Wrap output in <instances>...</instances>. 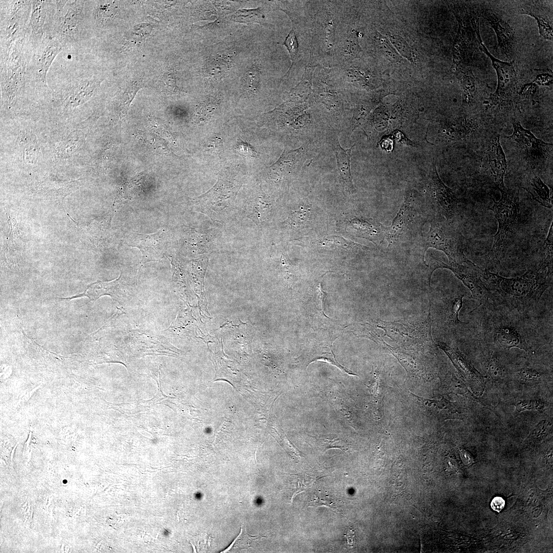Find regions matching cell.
Segmentation results:
<instances>
[{"mask_svg": "<svg viewBox=\"0 0 553 553\" xmlns=\"http://www.w3.org/2000/svg\"><path fill=\"white\" fill-rule=\"evenodd\" d=\"M309 505L310 506H325L332 509L335 513H340L341 511V501L320 491L315 493L314 497L309 502Z\"/></svg>", "mask_w": 553, "mask_h": 553, "instance_id": "4dcf8cb0", "label": "cell"}, {"mask_svg": "<svg viewBox=\"0 0 553 553\" xmlns=\"http://www.w3.org/2000/svg\"><path fill=\"white\" fill-rule=\"evenodd\" d=\"M280 260V269L283 277L288 280L292 279L293 270L286 255L282 253Z\"/></svg>", "mask_w": 553, "mask_h": 553, "instance_id": "816d5d0a", "label": "cell"}, {"mask_svg": "<svg viewBox=\"0 0 553 553\" xmlns=\"http://www.w3.org/2000/svg\"><path fill=\"white\" fill-rule=\"evenodd\" d=\"M332 343H328V345L327 344L324 345H321V344L315 345L307 350V352L303 355V357L301 358L303 365L307 367L312 362L323 361L336 367L343 372L349 375H357L337 361L332 350Z\"/></svg>", "mask_w": 553, "mask_h": 553, "instance_id": "7402d4cb", "label": "cell"}, {"mask_svg": "<svg viewBox=\"0 0 553 553\" xmlns=\"http://www.w3.org/2000/svg\"><path fill=\"white\" fill-rule=\"evenodd\" d=\"M236 149L242 155L254 157L256 155L254 150L247 143L243 142L238 144Z\"/></svg>", "mask_w": 553, "mask_h": 553, "instance_id": "f5cc1de1", "label": "cell"}, {"mask_svg": "<svg viewBox=\"0 0 553 553\" xmlns=\"http://www.w3.org/2000/svg\"><path fill=\"white\" fill-rule=\"evenodd\" d=\"M317 442L318 443L320 447L323 449L324 451L330 448H338L342 450L345 451L347 448V444L344 441L341 439H328L324 438H316L315 437Z\"/></svg>", "mask_w": 553, "mask_h": 553, "instance_id": "7bdbcfd3", "label": "cell"}, {"mask_svg": "<svg viewBox=\"0 0 553 553\" xmlns=\"http://www.w3.org/2000/svg\"><path fill=\"white\" fill-rule=\"evenodd\" d=\"M423 245L424 254L429 248L441 250L448 257L449 263L459 262L465 257L451 232L438 222L430 223L429 230L423 238Z\"/></svg>", "mask_w": 553, "mask_h": 553, "instance_id": "4fadbf2b", "label": "cell"}, {"mask_svg": "<svg viewBox=\"0 0 553 553\" xmlns=\"http://www.w3.org/2000/svg\"><path fill=\"white\" fill-rule=\"evenodd\" d=\"M487 159L490 174L494 183L499 189H505L504 178L507 166L499 135L496 136L491 142L487 152Z\"/></svg>", "mask_w": 553, "mask_h": 553, "instance_id": "d6986e66", "label": "cell"}, {"mask_svg": "<svg viewBox=\"0 0 553 553\" xmlns=\"http://www.w3.org/2000/svg\"><path fill=\"white\" fill-rule=\"evenodd\" d=\"M513 132L508 139L526 162L534 167L541 166L550 156L552 144L537 138L529 130L524 128L519 121L512 122Z\"/></svg>", "mask_w": 553, "mask_h": 553, "instance_id": "ba28073f", "label": "cell"}, {"mask_svg": "<svg viewBox=\"0 0 553 553\" xmlns=\"http://www.w3.org/2000/svg\"><path fill=\"white\" fill-rule=\"evenodd\" d=\"M292 22V29L286 37V39L284 42L282 44L283 45L285 46L286 47L287 49L289 51L292 61V64L290 66L289 70L285 75L286 77L288 76L289 73H290V70L291 68L296 63L299 58V44L298 42V39L297 38L295 33V25L293 22Z\"/></svg>", "mask_w": 553, "mask_h": 553, "instance_id": "1f68e13d", "label": "cell"}, {"mask_svg": "<svg viewBox=\"0 0 553 553\" xmlns=\"http://www.w3.org/2000/svg\"><path fill=\"white\" fill-rule=\"evenodd\" d=\"M141 87L140 84L137 82L133 83L131 84L123 92L120 98L119 106V112L121 117L125 116L131 102Z\"/></svg>", "mask_w": 553, "mask_h": 553, "instance_id": "8d00e7d4", "label": "cell"}, {"mask_svg": "<svg viewBox=\"0 0 553 553\" xmlns=\"http://www.w3.org/2000/svg\"><path fill=\"white\" fill-rule=\"evenodd\" d=\"M485 372L491 379L494 381L502 380L504 369L498 359L493 355H488L485 362Z\"/></svg>", "mask_w": 553, "mask_h": 553, "instance_id": "d590c367", "label": "cell"}, {"mask_svg": "<svg viewBox=\"0 0 553 553\" xmlns=\"http://www.w3.org/2000/svg\"><path fill=\"white\" fill-rule=\"evenodd\" d=\"M462 84L464 99L466 102L470 103L473 100L476 91L475 80L471 70L464 74Z\"/></svg>", "mask_w": 553, "mask_h": 553, "instance_id": "f35d334b", "label": "cell"}, {"mask_svg": "<svg viewBox=\"0 0 553 553\" xmlns=\"http://www.w3.org/2000/svg\"><path fill=\"white\" fill-rule=\"evenodd\" d=\"M484 17L494 29L498 38L501 50L507 56H510L513 52L515 43V34L512 27L497 14L487 10Z\"/></svg>", "mask_w": 553, "mask_h": 553, "instance_id": "44dd1931", "label": "cell"}, {"mask_svg": "<svg viewBox=\"0 0 553 553\" xmlns=\"http://www.w3.org/2000/svg\"><path fill=\"white\" fill-rule=\"evenodd\" d=\"M361 52L357 38L354 35L350 36L344 41L341 49V53L346 60L357 58Z\"/></svg>", "mask_w": 553, "mask_h": 553, "instance_id": "74e56055", "label": "cell"}, {"mask_svg": "<svg viewBox=\"0 0 553 553\" xmlns=\"http://www.w3.org/2000/svg\"><path fill=\"white\" fill-rule=\"evenodd\" d=\"M519 375L522 380L527 382L536 381L541 379V374L538 371L528 367L521 369Z\"/></svg>", "mask_w": 553, "mask_h": 553, "instance_id": "681fc988", "label": "cell"}, {"mask_svg": "<svg viewBox=\"0 0 553 553\" xmlns=\"http://www.w3.org/2000/svg\"><path fill=\"white\" fill-rule=\"evenodd\" d=\"M544 407L543 401L539 400H524L519 402L516 406L518 412L527 410L541 411Z\"/></svg>", "mask_w": 553, "mask_h": 553, "instance_id": "7dc6e473", "label": "cell"}, {"mask_svg": "<svg viewBox=\"0 0 553 553\" xmlns=\"http://www.w3.org/2000/svg\"><path fill=\"white\" fill-rule=\"evenodd\" d=\"M433 271L437 268H447L451 270L471 292L470 298L478 301L480 305H492L495 303L493 294L483 280V270L465 257L461 261L446 264L435 259Z\"/></svg>", "mask_w": 553, "mask_h": 553, "instance_id": "52a82bcc", "label": "cell"}, {"mask_svg": "<svg viewBox=\"0 0 553 553\" xmlns=\"http://www.w3.org/2000/svg\"><path fill=\"white\" fill-rule=\"evenodd\" d=\"M215 110L214 105L212 103H204L198 109L196 114V120L199 122H204L208 120Z\"/></svg>", "mask_w": 553, "mask_h": 553, "instance_id": "c3c4849f", "label": "cell"}, {"mask_svg": "<svg viewBox=\"0 0 553 553\" xmlns=\"http://www.w3.org/2000/svg\"><path fill=\"white\" fill-rule=\"evenodd\" d=\"M242 533V529L241 528V531H240V534H239V536H238V537H237V538H236L235 539V540L233 541V542L232 543V544H231V545H230V546H229V547H228V548L226 549L225 550H224L223 551H222L221 552H227V551H228V550H229V549H230V548H231L232 547V545H233V544H234V543L235 542V541H236V540H237L238 539V538H239V537H240V535L241 534V533Z\"/></svg>", "mask_w": 553, "mask_h": 553, "instance_id": "6f0895ef", "label": "cell"}, {"mask_svg": "<svg viewBox=\"0 0 553 553\" xmlns=\"http://www.w3.org/2000/svg\"><path fill=\"white\" fill-rule=\"evenodd\" d=\"M72 76L67 79L63 90L67 108L76 107L84 103L103 80V78L87 77L80 74V71Z\"/></svg>", "mask_w": 553, "mask_h": 553, "instance_id": "9a60e30c", "label": "cell"}, {"mask_svg": "<svg viewBox=\"0 0 553 553\" xmlns=\"http://www.w3.org/2000/svg\"><path fill=\"white\" fill-rule=\"evenodd\" d=\"M138 134L143 142L155 152L164 154L169 153V150L163 140L154 134L144 131H140Z\"/></svg>", "mask_w": 553, "mask_h": 553, "instance_id": "e575fe53", "label": "cell"}, {"mask_svg": "<svg viewBox=\"0 0 553 553\" xmlns=\"http://www.w3.org/2000/svg\"><path fill=\"white\" fill-rule=\"evenodd\" d=\"M430 311L424 321L414 323H399L377 321L376 325L383 329L385 335L393 341L406 347L432 346L434 342L431 335L433 323Z\"/></svg>", "mask_w": 553, "mask_h": 553, "instance_id": "8992f818", "label": "cell"}, {"mask_svg": "<svg viewBox=\"0 0 553 553\" xmlns=\"http://www.w3.org/2000/svg\"><path fill=\"white\" fill-rule=\"evenodd\" d=\"M32 1H1V61L9 56L14 43L26 35Z\"/></svg>", "mask_w": 553, "mask_h": 553, "instance_id": "277c9868", "label": "cell"}, {"mask_svg": "<svg viewBox=\"0 0 553 553\" xmlns=\"http://www.w3.org/2000/svg\"><path fill=\"white\" fill-rule=\"evenodd\" d=\"M462 455L463 457H465V458L464 457V460L467 463H470L473 461V460H472L471 456H470V454L467 453L466 452H464L462 453Z\"/></svg>", "mask_w": 553, "mask_h": 553, "instance_id": "9f6ffc18", "label": "cell"}, {"mask_svg": "<svg viewBox=\"0 0 553 553\" xmlns=\"http://www.w3.org/2000/svg\"><path fill=\"white\" fill-rule=\"evenodd\" d=\"M63 50L62 45L53 36L44 38L38 45L33 47L29 67L37 88L48 89L47 72L55 57Z\"/></svg>", "mask_w": 553, "mask_h": 553, "instance_id": "8fae6325", "label": "cell"}, {"mask_svg": "<svg viewBox=\"0 0 553 553\" xmlns=\"http://www.w3.org/2000/svg\"><path fill=\"white\" fill-rule=\"evenodd\" d=\"M273 204L261 188L256 190L243 207L241 215L252 220L258 227L267 224L272 215Z\"/></svg>", "mask_w": 553, "mask_h": 553, "instance_id": "ac0fdd59", "label": "cell"}, {"mask_svg": "<svg viewBox=\"0 0 553 553\" xmlns=\"http://www.w3.org/2000/svg\"><path fill=\"white\" fill-rule=\"evenodd\" d=\"M550 422L547 420L540 421L534 429L529 436V439L537 441L547 434L551 429Z\"/></svg>", "mask_w": 553, "mask_h": 553, "instance_id": "f6af8a7d", "label": "cell"}, {"mask_svg": "<svg viewBox=\"0 0 553 553\" xmlns=\"http://www.w3.org/2000/svg\"><path fill=\"white\" fill-rule=\"evenodd\" d=\"M241 186L236 175L222 173L210 189L191 201L192 208L212 221L225 223L233 215L235 198Z\"/></svg>", "mask_w": 553, "mask_h": 553, "instance_id": "7a4b0ae2", "label": "cell"}, {"mask_svg": "<svg viewBox=\"0 0 553 553\" xmlns=\"http://www.w3.org/2000/svg\"><path fill=\"white\" fill-rule=\"evenodd\" d=\"M56 11L55 1H32V9L26 36L33 47L45 38L53 36Z\"/></svg>", "mask_w": 553, "mask_h": 553, "instance_id": "30bf717a", "label": "cell"}, {"mask_svg": "<svg viewBox=\"0 0 553 553\" xmlns=\"http://www.w3.org/2000/svg\"><path fill=\"white\" fill-rule=\"evenodd\" d=\"M213 4L218 9L219 12V14L221 15L225 14L228 13H230L232 12V10L233 9V8L230 5V4L229 3H226V2H216L215 3H213Z\"/></svg>", "mask_w": 553, "mask_h": 553, "instance_id": "db71d44e", "label": "cell"}, {"mask_svg": "<svg viewBox=\"0 0 553 553\" xmlns=\"http://www.w3.org/2000/svg\"><path fill=\"white\" fill-rule=\"evenodd\" d=\"M368 113V109L363 105L356 110L351 121V130L352 132L361 124Z\"/></svg>", "mask_w": 553, "mask_h": 553, "instance_id": "f907efd6", "label": "cell"}, {"mask_svg": "<svg viewBox=\"0 0 553 553\" xmlns=\"http://www.w3.org/2000/svg\"><path fill=\"white\" fill-rule=\"evenodd\" d=\"M204 150L209 154L221 156L224 153L221 138L217 136L210 138L205 143Z\"/></svg>", "mask_w": 553, "mask_h": 553, "instance_id": "b9f144b4", "label": "cell"}, {"mask_svg": "<svg viewBox=\"0 0 553 553\" xmlns=\"http://www.w3.org/2000/svg\"><path fill=\"white\" fill-rule=\"evenodd\" d=\"M429 183L432 202L435 210L446 219H452L457 212V198L453 190L441 180L435 164L433 166Z\"/></svg>", "mask_w": 553, "mask_h": 553, "instance_id": "2e32d148", "label": "cell"}, {"mask_svg": "<svg viewBox=\"0 0 553 553\" xmlns=\"http://www.w3.org/2000/svg\"><path fill=\"white\" fill-rule=\"evenodd\" d=\"M56 11L53 37L68 49L80 47L84 38L87 1H55Z\"/></svg>", "mask_w": 553, "mask_h": 553, "instance_id": "3957f363", "label": "cell"}, {"mask_svg": "<svg viewBox=\"0 0 553 553\" xmlns=\"http://www.w3.org/2000/svg\"><path fill=\"white\" fill-rule=\"evenodd\" d=\"M463 294L453 296L446 301L445 314L449 323L453 326L464 324L458 318L459 312L463 306Z\"/></svg>", "mask_w": 553, "mask_h": 553, "instance_id": "f1b7e54d", "label": "cell"}, {"mask_svg": "<svg viewBox=\"0 0 553 553\" xmlns=\"http://www.w3.org/2000/svg\"><path fill=\"white\" fill-rule=\"evenodd\" d=\"M479 49L490 58L497 74V88L492 96L493 101L497 103L504 99L514 86L516 81L515 69L512 63L501 61L494 57L480 39Z\"/></svg>", "mask_w": 553, "mask_h": 553, "instance_id": "e0dca14e", "label": "cell"}, {"mask_svg": "<svg viewBox=\"0 0 553 553\" xmlns=\"http://www.w3.org/2000/svg\"><path fill=\"white\" fill-rule=\"evenodd\" d=\"M490 323V336L494 343L504 349L517 348L528 351L530 340L520 322L496 313Z\"/></svg>", "mask_w": 553, "mask_h": 553, "instance_id": "9c48e42d", "label": "cell"}, {"mask_svg": "<svg viewBox=\"0 0 553 553\" xmlns=\"http://www.w3.org/2000/svg\"><path fill=\"white\" fill-rule=\"evenodd\" d=\"M378 50L385 57L391 62H400L401 57L389 40L378 33L375 35Z\"/></svg>", "mask_w": 553, "mask_h": 553, "instance_id": "d6a6232c", "label": "cell"}, {"mask_svg": "<svg viewBox=\"0 0 553 553\" xmlns=\"http://www.w3.org/2000/svg\"><path fill=\"white\" fill-rule=\"evenodd\" d=\"M191 544H192V546H193V548H194V552H196V548H195V546H194V545L193 544H192V543H191Z\"/></svg>", "mask_w": 553, "mask_h": 553, "instance_id": "680465c9", "label": "cell"}, {"mask_svg": "<svg viewBox=\"0 0 553 553\" xmlns=\"http://www.w3.org/2000/svg\"><path fill=\"white\" fill-rule=\"evenodd\" d=\"M524 13L531 15L536 19L539 28L540 33L543 38L552 40V27L546 19L539 15H536L529 12H525Z\"/></svg>", "mask_w": 553, "mask_h": 553, "instance_id": "ee69618b", "label": "cell"}, {"mask_svg": "<svg viewBox=\"0 0 553 553\" xmlns=\"http://www.w3.org/2000/svg\"><path fill=\"white\" fill-rule=\"evenodd\" d=\"M121 274L119 278L110 282L97 281L90 284L85 291L80 294L75 295L70 297L60 298V299L71 300L75 298L87 296L90 301H94L104 295H110L117 301H119V293Z\"/></svg>", "mask_w": 553, "mask_h": 553, "instance_id": "cb8c5ba5", "label": "cell"}, {"mask_svg": "<svg viewBox=\"0 0 553 553\" xmlns=\"http://www.w3.org/2000/svg\"><path fill=\"white\" fill-rule=\"evenodd\" d=\"M437 345L447 354L452 363L467 381L474 388L483 387V379L482 375L460 354L459 351L452 346L442 342H438Z\"/></svg>", "mask_w": 553, "mask_h": 553, "instance_id": "ffe728a7", "label": "cell"}, {"mask_svg": "<svg viewBox=\"0 0 553 553\" xmlns=\"http://www.w3.org/2000/svg\"><path fill=\"white\" fill-rule=\"evenodd\" d=\"M500 199H493V205L490 209L494 212L498 222V229L494 236L491 252L497 260L500 261L504 255L511 236L518 222V201L516 195L506 188L499 189Z\"/></svg>", "mask_w": 553, "mask_h": 553, "instance_id": "5b68a950", "label": "cell"}, {"mask_svg": "<svg viewBox=\"0 0 553 553\" xmlns=\"http://www.w3.org/2000/svg\"><path fill=\"white\" fill-rule=\"evenodd\" d=\"M168 233L161 229L152 234L132 233L127 238L126 245L138 248L142 254V263L160 261L168 247Z\"/></svg>", "mask_w": 553, "mask_h": 553, "instance_id": "5bb4252c", "label": "cell"}, {"mask_svg": "<svg viewBox=\"0 0 553 553\" xmlns=\"http://www.w3.org/2000/svg\"><path fill=\"white\" fill-rule=\"evenodd\" d=\"M415 206L413 194L408 193L391 225L389 227L382 226L389 246L407 239L411 235L415 227V219L417 213Z\"/></svg>", "mask_w": 553, "mask_h": 553, "instance_id": "7c38bea8", "label": "cell"}, {"mask_svg": "<svg viewBox=\"0 0 553 553\" xmlns=\"http://www.w3.org/2000/svg\"><path fill=\"white\" fill-rule=\"evenodd\" d=\"M264 17L262 10L260 8L250 10H239L228 17L231 20L245 23L249 22L262 23Z\"/></svg>", "mask_w": 553, "mask_h": 553, "instance_id": "f546056e", "label": "cell"}, {"mask_svg": "<svg viewBox=\"0 0 553 553\" xmlns=\"http://www.w3.org/2000/svg\"><path fill=\"white\" fill-rule=\"evenodd\" d=\"M305 159L302 147L290 151H284L282 157L272 166V168L279 176L289 175L299 171Z\"/></svg>", "mask_w": 553, "mask_h": 553, "instance_id": "603a6c76", "label": "cell"}, {"mask_svg": "<svg viewBox=\"0 0 553 553\" xmlns=\"http://www.w3.org/2000/svg\"><path fill=\"white\" fill-rule=\"evenodd\" d=\"M552 258H546L529 268L523 274L507 278L483 270V279L487 288L496 290L510 309L524 313L537 308L544 291L551 285Z\"/></svg>", "mask_w": 553, "mask_h": 553, "instance_id": "6da1fadb", "label": "cell"}, {"mask_svg": "<svg viewBox=\"0 0 553 553\" xmlns=\"http://www.w3.org/2000/svg\"><path fill=\"white\" fill-rule=\"evenodd\" d=\"M310 218L309 211L302 208L292 212L288 218L283 222V226L286 228H298L307 224Z\"/></svg>", "mask_w": 553, "mask_h": 553, "instance_id": "836d02e7", "label": "cell"}, {"mask_svg": "<svg viewBox=\"0 0 553 553\" xmlns=\"http://www.w3.org/2000/svg\"><path fill=\"white\" fill-rule=\"evenodd\" d=\"M505 505L504 500L500 497H496L492 501L491 506L492 508L497 512H500L503 509Z\"/></svg>", "mask_w": 553, "mask_h": 553, "instance_id": "11a10c76", "label": "cell"}, {"mask_svg": "<svg viewBox=\"0 0 553 553\" xmlns=\"http://www.w3.org/2000/svg\"><path fill=\"white\" fill-rule=\"evenodd\" d=\"M390 42L394 49L403 57L412 61L411 50L407 41L400 36L396 34L389 35Z\"/></svg>", "mask_w": 553, "mask_h": 553, "instance_id": "ab89813d", "label": "cell"}, {"mask_svg": "<svg viewBox=\"0 0 553 553\" xmlns=\"http://www.w3.org/2000/svg\"><path fill=\"white\" fill-rule=\"evenodd\" d=\"M421 401L427 405L428 407L434 412L436 415L444 419L461 418V413L457 406L454 403L444 398L439 400L422 398Z\"/></svg>", "mask_w": 553, "mask_h": 553, "instance_id": "4316f807", "label": "cell"}, {"mask_svg": "<svg viewBox=\"0 0 553 553\" xmlns=\"http://www.w3.org/2000/svg\"><path fill=\"white\" fill-rule=\"evenodd\" d=\"M244 81L246 90L252 93H256L259 86L258 72L254 70L248 71L245 76Z\"/></svg>", "mask_w": 553, "mask_h": 553, "instance_id": "bcb514c9", "label": "cell"}, {"mask_svg": "<svg viewBox=\"0 0 553 553\" xmlns=\"http://www.w3.org/2000/svg\"><path fill=\"white\" fill-rule=\"evenodd\" d=\"M314 67V66H308L306 68L300 82L293 89L295 94L297 93L299 95L307 94L309 91L311 85L312 75Z\"/></svg>", "mask_w": 553, "mask_h": 553, "instance_id": "60d3db41", "label": "cell"}, {"mask_svg": "<svg viewBox=\"0 0 553 553\" xmlns=\"http://www.w3.org/2000/svg\"><path fill=\"white\" fill-rule=\"evenodd\" d=\"M354 145L355 144L350 148L345 150L341 146L339 143H337L334 150L339 175L342 179L344 186L349 192L353 190L352 177L350 170V159L352 156L351 152Z\"/></svg>", "mask_w": 553, "mask_h": 553, "instance_id": "484cf974", "label": "cell"}, {"mask_svg": "<svg viewBox=\"0 0 553 553\" xmlns=\"http://www.w3.org/2000/svg\"><path fill=\"white\" fill-rule=\"evenodd\" d=\"M540 205L552 208V189L538 176L529 177L522 186Z\"/></svg>", "mask_w": 553, "mask_h": 553, "instance_id": "d4e9b609", "label": "cell"}, {"mask_svg": "<svg viewBox=\"0 0 553 553\" xmlns=\"http://www.w3.org/2000/svg\"><path fill=\"white\" fill-rule=\"evenodd\" d=\"M478 127V123L473 119H462L454 123H448L445 127L447 135L452 140L464 138Z\"/></svg>", "mask_w": 553, "mask_h": 553, "instance_id": "83f0119b", "label": "cell"}]
</instances>
